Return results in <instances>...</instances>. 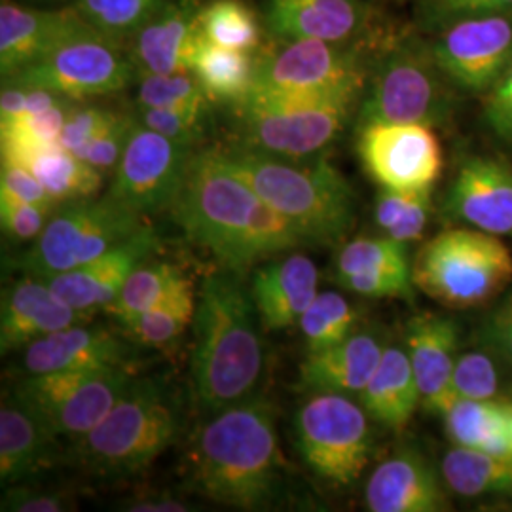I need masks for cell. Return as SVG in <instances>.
I'll return each instance as SVG.
<instances>
[{"instance_id": "15", "label": "cell", "mask_w": 512, "mask_h": 512, "mask_svg": "<svg viewBox=\"0 0 512 512\" xmlns=\"http://www.w3.org/2000/svg\"><path fill=\"white\" fill-rule=\"evenodd\" d=\"M359 158L368 177L387 190H433L442 150L433 128L421 124H368L359 128Z\"/></svg>"}, {"instance_id": "53", "label": "cell", "mask_w": 512, "mask_h": 512, "mask_svg": "<svg viewBox=\"0 0 512 512\" xmlns=\"http://www.w3.org/2000/svg\"><path fill=\"white\" fill-rule=\"evenodd\" d=\"M126 511L131 512H186L190 507L173 497H143L137 501H129Z\"/></svg>"}, {"instance_id": "8", "label": "cell", "mask_w": 512, "mask_h": 512, "mask_svg": "<svg viewBox=\"0 0 512 512\" xmlns=\"http://www.w3.org/2000/svg\"><path fill=\"white\" fill-rule=\"evenodd\" d=\"M147 224L145 215L109 194L61 203L42 234L19 256L18 268L25 275L50 279L109 253Z\"/></svg>"}, {"instance_id": "49", "label": "cell", "mask_w": 512, "mask_h": 512, "mask_svg": "<svg viewBox=\"0 0 512 512\" xmlns=\"http://www.w3.org/2000/svg\"><path fill=\"white\" fill-rule=\"evenodd\" d=\"M2 511L10 512H65L73 511L74 501L59 492L35 490L29 486L12 484L2 497Z\"/></svg>"}, {"instance_id": "12", "label": "cell", "mask_w": 512, "mask_h": 512, "mask_svg": "<svg viewBox=\"0 0 512 512\" xmlns=\"http://www.w3.org/2000/svg\"><path fill=\"white\" fill-rule=\"evenodd\" d=\"M133 71V59L116 46V38L86 25L40 61L4 80L23 88H44L78 101L122 92Z\"/></svg>"}, {"instance_id": "17", "label": "cell", "mask_w": 512, "mask_h": 512, "mask_svg": "<svg viewBox=\"0 0 512 512\" xmlns=\"http://www.w3.org/2000/svg\"><path fill=\"white\" fill-rule=\"evenodd\" d=\"M158 247V234L152 224H147L109 253L46 281L55 296L74 310H107L120 296L131 274L150 260Z\"/></svg>"}, {"instance_id": "33", "label": "cell", "mask_w": 512, "mask_h": 512, "mask_svg": "<svg viewBox=\"0 0 512 512\" xmlns=\"http://www.w3.org/2000/svg\"><path fill=\"white\" fill-rule=\"evenodd\" d=\"M442 478L461 497L512 492V454L456 446L442 459Z\"/></svg>"}, {"instance_id": "20", "label": "cell", "mask_w": 512, "mask_h": 512, "mask_svg": "<svg viewBox=\"0 0 512 512\" xmlns=\"http://www.w3.org/2000/svg\"><path fill=\"white\" fill-rule=\"evenodd\" d=\"M448 215L482 232H512V167L494 158H471L459 167L446 198Z\"/></svg>"}, {"instance_id": "47", "label": "cell", "mask_w": 512, "mask_h": 512, "mask_svg": "<svg viewBox=\"0 0 512 512\" xmlns=\"http://www.w3.org/2000/svg\"><path fill=\"white\" fill-rule=\"evenodd\" d=\"M122 112L101 109V107H73L67 122L61 131L59 143L67 150L78 154L84 147H88L95 137H99L120 118Z\"/></svg>"}, {"instance_id": "46", "label": "cell", "mask_w": 512, "mask_h": 512, "mask_svg": "<svg viewBox=\"0 0 512 512\" xmlns=\"http://www.w3.org/2000/svg\"><path fill=\"white\" fill-rule=\"evenodd\" d=\"M57 207L18 202L0 196V224L2 232L16 241H35L52 219Z\"/></svg>"}, {"instance_id": "32", "label": "cell", "mask_w": 512, "mask_h": 512, "mask_svg": "<svg viewBox=\"0 0 512 512\" xmlns=\"http://www.w3.org/2000/svg\"><path fill=\"white\" fill-rule=\"evenodd\" d=\"M192 74L198 78L211 103L236 107L253 92L256 61L249 52L203 40Z\"/></svg>"}, {"instance_id": "50", "label": "cell", "mask_w": 512, "mask_h": 512, "mask_svg": "<svg viewBox=\"0 0 512 512\" xmlns=\"http://www.w3.org/2000/svg\"><path fill=\"white\" fill-rule=\"evenodd\" d=\"M0 196L2 198H12V200H18V202L59 207L37 177L21 165L2 164Z\"/></svg>"}, {"instance_id": "38", "label": "cell", "mask_w": 512, "mask_h": 512, "mask_svg": "<svg viewBox=\"0 0 512 512\" xmlns=\"http://www.w3.org/2000/svg\"><path fill=\"white\" fill-rule=\"evenodd\" d=\"M200 25L205 40L224 48L251 52L260 42L255 12L243 0H211L202 6Z\"/></svg>"}, {"instance_id": "18", "label": "cell", "mask_w": 512, "mask_h": 512, "mask_svg": "<svg viewBox=\"0 0 512 512\" xmlns=\"http://www.w3.org/2000/svg\"><path fill=\"white\" fill-rule=\"evenodd\" d=\"M200 12L196 0H165L135 35L131 59L141 76L192 73L205 40Z\"/></svg>"}, {"instance_id": "44", "label": "cell", "mask_w": 512, "mask_h": 512, "mask_svg": "<svg viewBox=\"0 0 512 512\" xmlns=\"http://www.w3.org/2000/svg\"><path fill=\"white\" fill-rule=\"evenodd\" d=\"M336 283L349 293L365 298H401L410 300L414 296V275L412 270H382L346 275Z\"/></svg>"}, {"instance_id": "7", "label": "cell", "mask_w": 512, "mask_h": 512, "mask_svg": "<svg viewBox=\"0 0 512 512\" xmlns=\"http://www.w3.org/2000/svg\"><path fill=\"white\" fill-rule=\"evenodd\" d=\"M363 92L323 97H247L236 105L241 147L277 158L319 156L346 128Z\"/></svg>"}, {"instance_id": "27", "label": "cell", "mask_w": 512, "mask_h": 512, "mask_svg": "<svg viewBox=\"0 0 512 512\" xmlns=\"http://www.w3.org/2000/svg\"><path fill=\"white\" fill-rule=\"evenodd\" d=\"M359 0H268L266 21L281 40H323L342 44L363 23Z\"/></svg>"}, {"instance_id": "9", "label": "cell", "mask_w": 512, "mask_h": 512, "mask_svg": "<svg viewBox=\"0 0 512 512\" xmlns=\"http://www.w3.org/2000/svg\"><path fill=\"white\" fill-rule=\"evenodd\" d=\"M131 366L27 374L12 397L57 437L80 439L118 403L135 378Z\"/></svg>"}, {"instance_id": "16", "label": "cell", "mask_w": 512, "mask_h": 512, "mask_svg": "<svg viewBox=\"0 0 512 512\" xmlns=\"http://www.w3.org/2000/svg\"><path fill=\"white\" fill-rule=\"evenodd\" d=\"M433 55L440 71L459 88L488 92L511 65V12L458 19L435 42Z\"/></svg>"}, {"instance_id": "43", "label": "cell", "mask_w": 512, "mask_h": 512, "mask_svg": "<svg viewBox=\"0 0 512 512\" xmlns=\"http://www.w3.org/2000/svg\"><path fill=\"white\" fill-rule=\"evenodd\" d=\"M139 122L152 131L196 147L205 133L207 110L143 109L139 107Z\"/></svg>"}, {"instance_id": "40", "label": "cell", "mask_w": 512, "mask_h": 512, "mask_svg": "<svg viewBox=\"0 0 512 512\" xmlns=\"http://www.w3.org/2000/svg\"><path fill=\"white\" fill-rule=\"evenodd\" d=\"M165 0H78L76 12L112 38L135 37Z\"/></svg>"}, {"instance_id": "26", "label": "cell", "mask_w": 512, "mask_h": 512, "mask_svg": "<svg viewBox=\"0 0 512 512\" xmlns=\"http://www.w3.org/2000/svg\"><path fill=\"white\" fill-rule=\"evenodd\" d=\"M365 499L368 511L372 512L448 509L435 469L412 450H401L374 469L366 482Z\"/></svg>"}, {"instance_id": "51", "label": "cell", "mask_w": 512, "mask_h": 512, "mask_svg": "<svg viewBox=\"0 0 512 512\" xmlns=\"http://www.w3.org/2000/svg\"><path fill=\"white\" fill-rule=\"evenodd\" d=\"M484 342L512 365V298L490 317Z\"/></svg>"}, {"instance_id": "24", "label": "cell", "mask_w": 512, "mask_h": 512, "mask_svg": "<svg viewBox=\"0 0 512 512\" xmlns=\"http://www.w3.org/2000/svg\"><path fill=\"white\" fill-rule=\"evenodd\" d=\"M131 349L105 327L80 323L57 330L29 344L23 351L25 374L129 366Z\"/></svg>"}, {"instance_id": "4", "label": "cell", "mask_w": 512, "mask_h": 512, "mask_svg": "<svg viewBox=\"0 0 512 512\" xmlns=\"http://www.w3.org/2000/svg\"><path fill=\"white\" fill-rule=\"evenodd\" d=\"M228 164L298 232L304 245L336 247L355 224V192L325 156L277 158L253 148H222Z\"/></svg>"}, {"instance_id": "45", "label": "cell", "mask_w": 512, "mask_h": 512, "mask_svg": "<svg viewBox=\"0 0 512 512\" xmlns=\"http://www.w3.org/2000/svg\"><path fill=\"white\" fill-rule=\"evenodd\" d=\"M137 124H139V118L120 114V118L107 131L95 137L92 143L82 148L76 156H80L84 162H88L103 175L109 173L110 169H116V165L122 160L124 150L128 147L129 139L133 135V129L137 128Z\"/></svg>"}, {"instance_id": "29", "label": "cell", "mask_w": 512, "mask_h": 512, "mask_svg": "<svg viewBox=\"0 0 512 512\" xmlns=\"http://www.w3.org/2000/svg\"><path fill=\"white\" fill-rule=\"evenodd\" d=\"M357 399L372 420L403 433L421 404L420 387L406 349H384L380 365Z\"/></svg>"}, {"instance_id": "30", "label": "cell", "mask_w": 512, "mask_h": 512, "mask_svg": "<svg viewBox=\"0 0 512 512\" xmlns=\"http://www.w3.org/2000/svg\"><path fill=\"white\" fill-rule=\"evenodd\" d=\"M446 435L452 444L492 454H512V404L456 401L444 414Z\"/></svg>"}, {"instance_id": "28", "label": "cell", "mask_w": 512, "mask_h": 512, "mask_svg": "<svg viewBox=\"0 0 512 512\" xmlns=\"http://www.w3.org/2000/svg\"><path fill=\"white\" fill-rule=\"evenodd\" d=\"M57 435L10 397L0 408V480L19 484L54 467Z\"/></svg>"}, {"instance_id": "35", "label": "cell", "mask_w": 512, "mask_h": 512, "mask_svg": "<svg viewBox=\"0 0 512 512\" xmlns=\"http://www.w3.org/2000/svg\"><path fill=\"white\" fill-rule=\"evenodd\" d=\"M183 277V268L173 262L147 260L131 274L120 296L105 311L126 327L137 315L162 302Z\"/></svg>"}, {"instance_id": "36", "label": "cell", "mask_w": 512, "mask_h": 512, "mask_svg": "<svg viewBox=\"0 0 512 512\" xmlns=\"http://www.w3.org/2000/svg\"><path fill=\"white\" fill-rule=\"evenodd\" d=\"M359 311L340 293H319L298 321L308 353L332 348L357 332Z\"/></svg>"}, {"instance_id": "3", "label": "cell", "mask_w": 512, "mask_h": 512, "mask_svg": "<svg viewBox=\"0 0 512 512\" xmlns=\"http://www.w3.org/2000/svg\"><path fill=\"white\" fill-rule=\"evenodd\" d=\"M186 463L192 484L211 501L243 511L268 507L281 484L274 404L251 397L211 414Z\"/></svg>"}, {"instance_id": "39", "label": "cell", "mask_w": 512, "mask_h": 512, "mask_svg": "<svg viewBox=\"0 0 512 512\" xmlns=\"http://www.w3.org/2000/svg\"><path fill=\"white\" fill-rule=\"evenodd\" d=\"M382 270H412L408 245L387 236L351 239L336 255L334 281L346 275Z\"/></svg>"}, {"instance_id": "22", "label": "cell", "mask_w": 512, "mask_h": 512, "mask_svg": "<svg viewBox=\"0 0 512 512\" xmlns=\"http://www.w3.org/2000/svg\"><path fill=\"white\" fill-rule=\"evenodd\" d=\"M88 23L78 12L33 10L12 2L0 6V71L8 78L40 61Z\"/></svg>"}, {"instance_id": "19", "label": "cell", "mask_w": 512, "mask_h": 512, "mask_svg": "<svg viewBox=\"0 0 512 512\" xmlns=\"http://www.w3.org/2000/svg\"><path fill=\"white\" fill-rule=\"evenodd\" d=\"M404 349L420 387L421 404L442 418L452 406V374L459 357L456 321L437 313H418L404 329Z\"/></svg>"}, {"instance_id": "23", "label": "cell", "mask_w": 512, "mask_h": 512, "mask_svg": "<svg viewBox=\"0 0 512 512\" xmlns=\"http://www.w3.org/2000/svg\"><path fill=\"white\" fill-rule=\"evenodd\" d=\"M319 272L310 256H285L253 274L249 293L262 329L285 330L298 325L304 311L319 294Z\"/></svg>"}, {"instance_id": "5", "label": "cell", "mask_w": 512, "mask_h": 512, "mask_svg": "<svg viewBox=\"0 0 512 512\" xmlns=\"http://www.w3.org/2000/svg\"><path fill=\"white\" fill-rule=\"evenodd\" d=\"M181 429L177 399L160 378H133L105 420L74 440L78 463L101 478H129L175 442Z\"/></svg>"}, {"instance_id": "48", "label": "cell", "mask_w": 512, "mask_h": 512, "mask_svg": "<svg viewBox=\"0 0 512 512\" xmlns=\"http://www.w3.org/2000/svg\"><path fill=\"white\" fill-rule=\"evenodd\" d=\"M484 120L497 137L512 143V61L494 86L484 92Z\"/></svg>"}, {"instance_id": "13", "label": "cell", "mask_w": 512, "mask_h": 512, "mask_svg": "<svg viewBox=\"0 0 512 512\" xmlns=\"http://www.w3.org/2000/svg\"><path fill=\"white\" fill-rule=\"evenodd\" d=\"M366 76L353 50L323 40H287L256 61L249 97H323L365 92Z\"/></svg>"}, {"instance_id": "34", "label": "cell", "mask_w": 512, "mask_h": 512, "mask_svg": "<svg viewBox=\"0 0 512 512\" xmlns=\"http://www.w3.org/2000/svg\"><path fill=\"white\" fill-rule=\"evenodd\" d=\"M198 300L192 279L183 277L162 302L143 311L124 327L131 340L148 348H165L179 340L194 323Z\"/></svg>"}, {"instance_id": "2", "label": "cell", "mask_w": 512, "mask_h": 512, "mask_svg": "<svg viewBox=\"0 0 512 512\" xmlns=\"http://www.w3.org/2000/svg\"><path fill=\"white\" fill-rule=\"evenodd\" d=\"M194 401L205 416L255 397L264 374L260 317L236 272L203 277L194 317Z\"/></svg>"}, {"instance_id": "21", "label": "cell", "mask_w": 512, "mask_h": 512, "mask_svg": "<svg viewBox=\"0 0 512 512\" xmlns=\"http://www.w3.org/2000/svg\"><path fill=\"white\" fill-rule=\"evenodd\" d=\"M93 311L74 310L55 296L46 279L25 275L2 294L0 349L10 353L27 348L57 330L90 323Z\"/></svg>"}, {"instance_id": "1", "label": "cell", "mask_w": 512, "mask_h": 512, "mask_svg": "<svg viewBox=\"0 0 512 512\" xmlns=\"http://www.w3.org/2000/svg\"><path fill=\"white\" fill-rule=\"evenodd\" d=\"M169 213L186 238L215 256L220 268L239 275L304 245L289 220L232 169L220 147L192 154Z\"/></svg>"}, {"instance_id": "10", "label": "cell", "mask_w": 512, "mask_h": 512, "mask_svg": "<svg viewBox=\"0 0 512 512\" xmlns=\"http://www.w3.org/2000/svg\"><path fill=\"white\" fill-rule=\"evenodd\" d=\"M294 437L302 461L332 484L351 486L370 463L368 414L348 395H310L294 414Z\"/></svg>"}, {"instance_id": "14", "label": "cell", "mask_w": 512, "mask_h": 512, "mask_svg": "<svg viewBox=\"0 0 512 512\" xmlns=\"http://www.w3.org/2000/svg\"><path fill=\"white\" fill-rule=\"evenodd\" d=\"M196 148L173 141L141 122L133 129L107 194L141 215L171 209Z\"/></svg>"}, {"instance_id": "41", "label": "cell", "mask_w": 512, "mask_h": 512, "mask_svg": "<svg viewBox=\"0 0 512 512\" xmlns=\"http://www.w3.org/2000/svg\"><path fill=\"white\" fill-rule=\"evenodd\" d=\"M137 101L143 109L209 110V97L192 73L143 76Z\"/></svg>"}, {"instance_id": "11", "label": "cell", "mask_w": 512, "mask_h": 512, "mask_svg": "<svg viewBox=\"0 0 512 512\" xmlns=\"http://www.w3.org/2000/svg\"><path fill=\"white\" fill-rule=\"evenodd\" d=\"M439 63L416 46L391 50L380 61L359 109V128L368 124H421L435 128L450 112Z\"/></svg>"}, {"instance_id": "52", "label": "cell", "mask_w": 512, "mask_h": 512, "mask_svg": "<svg viewBox=\"0 0 512 512\" xmlns=\"http://www.w3.org/2000/svg\"><path fill=\"white\" fill-rule=\"evenodd\" d=\"M437 4L446 14L461 18L512 12V0H437Z\"/></svg>"}, {"instance_id": "6", "label": "cell", "mask_w": 512, "mask_h": 512, "mask_svg": "<svg viewBox=\"0 0 512 512\" xmlns=\"http://www.w3.org/2000/svg\"><path fill=\"white\" fill-rule=\"evenodd\" d=\"M414 285L450 310L490 302L512 279V255L494 234L452 228L427 241L412 264Z\"/></svg>"}, {"instance_id": "31", "label": "cell", "mask_w": 512, "mask_h": 512, "mask_svg": "<svg viewBox=\"0 0 512 512\" xmlns=\"http://www.w3.org/2000/svg\"><path fill=\"white\" fill-rule=\"evenodd\" d=\"M23 167L37 177L57 205L93 198L103 186V173L61 143L38 148Z\"/></svg>"}, {"instance_id": "37", "label": "cell", "mask_w": 512, "mask_h": 512, "mask_svg": "<svg viewBox=\"0 0 512 512\" xmlns=\"http://www.w3.org/2000/svg\"><path fill=\"white\" fill-rule=\"evenodd\" d=\"M431 217V190L399 192L382 188L376 200L374 219L387 238L404 245L423 236Z\"/></svg>"}, {"instance_id": "42", "label": "cell", "mask_w": 512, "mask_h": 512, "mask_svg": "<svg viewBox=\"0 0 512 512\" xmlns=\"http://www.w3.org/2000/svg\"><path fill=\"white\" fill-rule=\"evenodd\" d=\"M499 393V372L484 351L461 353L452 374V399L490 401ZM452 403V404H454Z\"/></svg>"}, {"instance_id": "25", "label": "cell", "mask_w": 512, "mask_h": 512, "mask_svg": "<svg viewBox=\"0 0 512 512\" xmlns=\"http://www.w3.org/2000/svg\"><path fill=\"white\" fill-rule=\"evenodd\" d=\"M384 342L374 332H353L348 340L308 353L300 366L298 389L359 397L384 355Z\"/></svg>"}]
</instances>
